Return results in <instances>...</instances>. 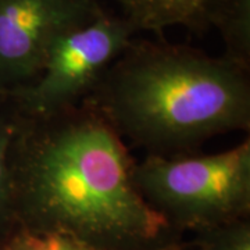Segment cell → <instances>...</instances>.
I'll return each mask as SVG.
<instances>
[{
  "mask_svg": "<svg viewBox=\"0 0 250 250\" xmlns=\"http://www.w3.org/2000/svg\"><path fill=\"white\" fill-rule=\"evenodd\" d=\"M135 166L126 142L86 103L39 118L20 114L11 150L18 228L104 250L182 241L143 199Z\"/></svg>",
  "mask_w": 250,
  "mask_h": 250,
  "instance_id": "1",
  "label": "cell"
},
{
  "mask_svg": "<svg viewBox=\"0 0 250 250\" xmlns=\"http://www.w3.org/2000/svg\"><path fill=\"white\" fill-rule=\"evenodd\" d=\"M249 71L163 36L134 38L82 103L146 156L195 154L214 136L250 131Z\"/></svg>",
  "mask_w": 250,
  "mask_h": 250,
  "instance_id": "2",
  "label": "cell"
},
{
  "mask_svg": "<svg viewBox=\"0 0 250 250\" xmlns=\"http://www.w3.org/2000/svg\"><path fill=\"white\" fill-rule=\"evenodd\" d=\"M135 182L181 235L250 218V139L211 154L146 156L136 161Z\"/></svg>",
  "mask_w": 250,
  "mask_h": 250,
  "instance_id": "3",
  "label": "cell"
},
{
  "mask_svg": "<svg viewBox=\"0 0 250 250\" xmlns=\"http://www.w3.org/2000/svg\"><path fill=\"white\" fill-rule=\"evenodd\" d=\"M138 31L121 14L98 17L64 32L49 47L36 80L6 95L24 117H47L80 106Z\"/></svg>",
  "mask_w": 250,
  "mask_h": 250,
  "instance_id": "4",
  "label": "cell"
},
{
  "mask_svg": "<svg viewBox=\"0 0 250 250\" xmlns=\"http://www.w3.org/2000/svg\"><path fill=\"white\" fill-rule=\"evenodd\" d=\"M103 10L99 0H0V95L32 83L54 41Z\"/></svg>",
  "mask_w": 250,
  "mask_h": 250,
  "instance_id": "5",
  "label": "cell"
},
{
  "mask_svg": "<svg viewBox=\"0 0 250 250\" xmlns=\"http://www.w3.org/2000/svg\"><path fill=\"white\" fill-rule=\"evenodd\" d=\"M103 1V0H100ZM138 32L163 36L167 28L184 27L203 34H239L250 24V0H110Z\"/></svg>",
  "mask_w": 250,
  "mask_h": 250,
  "instance_id": "6",
  "label": "cell"
},
{
  "mask_svg": "<svg viewBox=\"0 0 250 250\" xmlns=\"http://www.w3.org/2000/svg\"><path fill=\"white\" fill-rule=\"evenodd\" d=\"M18 118L20 114L11 98L0 95V243L18 229L11 167Z\"/></svg>",
  "mask_w": 250,
  "mask_h": 250,
  "instance_id": "7",
  "label": "cell"
},
{
  "mask_svg": "<svg viewBox=\"0 0 250 250\" xmlns=\"http://www.w3.org/2000/svg\"><path fill=\"white\" fill-rule=\"evenodd\" d=\"M197 250H250V218L193 233Z\"/></svg>",
  "mask_w": 250,
  "mask_h": 250,
  "instance_id": "8",
  "label": "cell"
},
{
  "mask_svg": "<svg viewBox=\"0 0 250 250\" xmlns=\"http://www.w3.org/2000/svg\"><path fill=\"white\" fill-rule=\"evenodd\" d=\"M184 241V239H182ZM181 242V241H179ZM164 246L157 250H171L177 243ZM0 250H104L74 241L67 236L47 235V233H32L18 228L16 232L0 243Z\"/></svg>",
  "mask_w": 250,
  "mask_h": 250,
  "instance_id": "9",
  "label": "cell"
},
{
  "mask_svg": "<svg viewBox=\"0 0 250 250\" xmlns=\"http://www.w3.org/2000/svg\"><path fill=\"white\" fill-rule=\"evenodd\" d=\"M171 250H197L192 241H181Z\"/></svg>",
  "mask_w": 250,
  "mask_h": 250,
  "instance_id": "10",
  "label": "cell"
},
{
  "mask_svg": "<svg viewBox=\"0 0 250 250\" xmlns=\"http://www.w3.org/2000/svg\"><path fill=\"white\" fill-rule=\"evenodd\" d=\"M99 1H100V0H99Z\"/></svg>",
  "mask_w": 250,
  "mask_h": 250,
  "instance_id": "11",
  "label": "cell"
}]
</instances>
